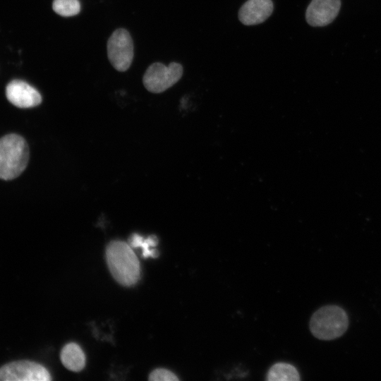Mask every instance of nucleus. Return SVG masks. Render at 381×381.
Masks as SVG:
<instances>
[{"instance_id":"4468645a","label":"nucleus","mask_w":381,"mask_h":381,"mask_svg":"<svg viewBox=\"0 0 381 381\" xmlns=\"http://www.w3.org/2000/svg\"><path fill=\"white\" fill-rule=\"evenodd\" d=\"M151 381H179L176 375L169 370L157 368L152 371L148 377Z\"/></svg>"},{"instance_id":"f03ea898","label":"nucleus","mask_w":381,"mask_h":381,"mask_svg":"<svg viewBox=\"0 0 381 381\" xmlns=\"http://www.w3.org/2000/svg\"><path fill=\"white\" fill-rule=\"evenodd\" d=\"M29 147L25 139L17 134L0 138V179L8 181L17 178L26 168Z\"/></svg>"},{"instance_id":"39448f33","label":"nucleus","mask_w":381,"mask_h":381,"mask_svg":"<svg viewBox=\"0 0 381 381\" xmlns=\"http://www.w3.org/2000/svg\"><path fill=\"white\" fill-rule=\"evenodd\" d=\"M107 48L112 66L120 72L127 71L133 59V43L129 32L124 28L114 30L107 41Z\"/></svg>"},{"instance_id":"ddd939ff","label":"nucleus","mask_w":381,"mask_h":381,"mask_svg":"<svg viewBox=\"0 0 381 381\" xmlns=\"http://www.w3.org/2000/svg\"><path fill=\"white\" fill-rule=\"evenodd\" d=\"M52 8L59 16L70 17L80 13V4L78 0H54Z\"/></svg>"},{"instance_id":"9d476101","label":"nucleus","mask_w":381,"mask_h":381,"mask_svg":"<svg viewBox=\"0 0 381 381\" xmlns=\"http://www.w3.org/2000/svg\"><path fill=\"white\" fill-rule=\"evenodd\" d=\"M61 361L68 370L79 372L85 365V356L78 344L71 342L66 344L61 351Z\"/></svg>"},{"instance_id":"20e7f679","label":"nucleus","mask_w":381,"mask_h":381,"mask_svg":"<svg viewBox=\"0 0 381 381\" xmlns=\"http://www.w3.org/2000/svg\"><path fill=\"white\" fill-rule=\"evenodd\" d=\"M183 73V66L176 62L166 66L155 62L148 66L143 78L145 87L150 92L161 93L176 84Z\"/></svg>"},{"instance_id":"423d86ee","label":"nucleus","mask_w":381,"mask_h":381,"mask_svg":"<svg viewBox=\"0 0 381 381\" xmlns=\"http://www.w3.org/2000/svg\"><path fill=\"white\" fill-rule=\"evenodd\" d=\"M49 371L40 363L30 361H18L0 368V381H49Z\"/></svg>"},{"instance_id":"f8f14e48","label":"nucleus","mask_w":381,"mask_h":381,"mask_svg":"<svg viewBox=\"0 0 381 381\" xmlns=\"http://www.w3.org/2000/svg\"><path fill=\"white\" fill-rule=\"evenodd\" d=\"M158 239L157 236L152 235L147 238H144L143 236L137 234H132L128 239V244L132 248H142L143 257L147 258H157L158 256V252L157 250L152 248L157 246Z\"/></svg>"},{"instance_id":"0eeeda50","label":"nucleus","mask_w":381,"mask_h":381,"mask_svg":"<svg viewBox=\"0 0 381 381\" xmlns=\"http://www.w3.org/2000/svg\"><path fill=\"white\" fill-rule=\"evenodd\" d=\"M340 7V0H312L306 11V21L313 27L327 25L336 18Z\"/></svg>"},{"instance_id":"7ed1b4c3","label":"nucleus","mask_w":381,"mask_h":381,"mask_svg":"<svg viewBox=\"0 0 381 381\" xmlns=\"http://www.w3.org/2000/svg\"><path fill=\"white\" fill-rule=\"evenodd\" d=\"M349 325L344 310L328 305L317 310L311 316L309 327L312 334L320 340H332L343 335Z\"/></svg>"},{"instance_id":"9b49d317","label":"nucleus","mask_w":381,"mask_h":381,"mask_svg":"<svg viewBox=\"0 0 381 381\" xmlns=\"http://www.w3.org/2000/svg\"><path fill=\"white\" fill-rule=\"evenodd\" d=\"M297 369L287 363H277L272 365L266 375L267 381H299Z\"/></svg>"},{"instance_id":"f257e3e1","label":"nucleus","mask_w":381,"mask_h":381,"mask_svg":"<svg viewBox=\"0 0 381 381\" xmlns=\"http://www.w3.org/2000/svg\"><path fill=\"white\" fill-rule=\"evenodd\" d=\"M106 260L113 277L126 286L135 285L140 276V265L133 248L125 241H112L106 248Z\"/></svg>"},{"instance_id":"6e6552de","label":"nucleus","mask_w":381,"mask_h":381,"mask_svg":"<svg viewBox=\"0 0 381 381\" xmlns=\"http://www.w3.org/2000/svg\"><path fill=\"white\" fill-rule=\"evenodd\" d=\"M8 100L19 108H30L42 102V96L32 86L20 80H13L6 86Z\"/></svg>"},{"instance_id":"1a4fd4ad","label":"nucleus","mask_w":381,"mask_h":381,"mask_svg":"<svg viewBox=\"0 0 381 381\" xmlns=\"http://www.w3.org/2000/svg\"><path fill=\"white\" fill-rule=\"evenodd\" d=\"M272 0H248L238 11V19L246 25H253L267 20L272 13Z\"/></svg>"}]
</instances>
